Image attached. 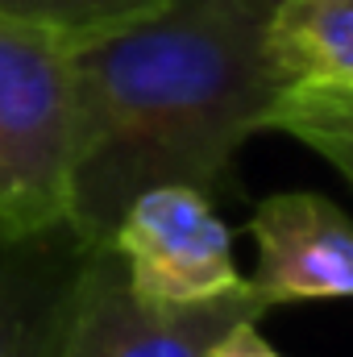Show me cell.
<instances>
[{"label": "cell", "mask_w": 353, "mask_h": 357, "mask_svg": "<svg viewBox=\"0 0 353 357\" xmlns=\"http://www.w3.org/2000/svg\"><path fill=\"white\" fill-rule=\"evenodd\" d=\"M266 17L241 0H175L150 21L71 46V225L108 245L150 187L229 191L241 146L278 100Z\"/></svg>", "instance_id": "obj_1"}, {"label": "cell", "mask_w": 353, "mask_h": 357, "mask_svg": "<svg viewBox=\"0 0 353 357\" xmlns=\"http://www.w3.org/2000/svg\"><path fill=\"white\" fill-rule=\"evenodd\" d=\"M75 84L71 46L0 17V237L71 225Z\"/></svg>", "instance_id": "obj_2"}, {"label": "cell", "mask_w": 353, "mask_h": 357, "mask_svg": "<svg viewBox=\"0 0 353 357\" xmlns=\"http://www.w3.org/2000/svg\"><path fill=\"white\" fill-rule=\"evenodd\" d=\"M125 266V282L142 303L195 307L246 291L233 258V233L195 187H150L142 191L108 237Z\"/></svg>", "instance_id": "obj_3"}, {"label": "cell", "mask_w": 353, "mask_h": 357, "mask_svg": "<svg viewBox=\"0 0 353 357\" xmlns=\"http://www.w3.org/2000/svg\"><path fill=\"white\" fill-rule=\"evenodd\" d=\"M266 307L270 303L254 287L195 307L142 303L129 291L125 266L112 245H96L80 274L59 357H204L225 328L258 320Z\"/></svg>", "instance_id": "obj_4"}, {"label": "cell", "mask_w": 353, "mask_h": 357, "mask_svg": "<svg viewBox=\"0 0 353 357\" xmlns=\"http://www.w3.org/2000/svg\"><path fill=\"white\" fill-rule=\"evenodd\" d=\"M258 245L254 278L266 303L353 299V216L320 191L266 195L250 216Z\"/></svg>", "instance_id": "obj_5"}, {"label": "cell", "mask_w": 353, "mask_h": 357, "mask_svg": "<svg viewBox=\"0 0 353 357\" xmlns=\"http://www.w3.org/2000/svg\"><path fill=\"white\" fill-rule=\"evenodd\" d=\"M91 250L75 225L38 237H0V357L63 354Z\"/></svg>", "instance_id": "obj_6"}, {"label": "cell", "mask_w": 353, "mask_h": 357, "mask_svg": "<svg viewBox=\"0 0 353 357\" xmlns=\"http://www.w3.org/2000/svg\"><path fill=\"white\" fill-rule=\"evenodd\" d=\"M262 42L283 88L353 91V0H278Z\"/></svg>", "instance_id": "obj_7"}, {"label": "cell", "mask_w": 353, "mask_h": 357, "mask_svg": "<svg viewBox=\"0 0 353 357\" xmlns=\"http://www.w3.org/2000/svg\"><path fill=\"white\" fill-rule=\"evenodd\" d=\"M266 129L299 137L353 183V91L283 88L266 112Z\"/></svg>", "instance_id": "obj_8"}, {"label": "cell", "mask_w": 353, "mask_h": 357, "mask_svg": "<svg viewBox=\"0 0 353 357\" xmlns=\"http://www.w3.org/2000/svg\"><path fill=\"white\" fill-rule=\"evenodd\" d=\"M171 4L175 0H0V17L38 25L67 46H84L137 21H150Z\"/></svg>", "instance_id": "obj_9"}, {"label": "cell", "mask_w": 353, "mask_h": 357, "mask_svg": "<svg viewBox=\"0 0 353 357\" xmlns=\"http://www.w3.org/2000/svg\"><path fill=\"white\" fill-rule=\"evenodd\" d=\"M204 357H283V354L258 333V320H241V324L225 328Z\"/></svg>", "instance_id": "obj_10"}, {"label": "cell", "mask_w": 353, "mask_h": 357, "mask_svg": "<svg viewBox=\"0 0 353 357\" xmlns=\"http://www.w3.org/2000/svg\"><path fill=\"white\" fill-rule=\"evenodd\" d=\"M241 4H246V8H254V13H270V8H274V4H278V0H241Z\"/></svg>", "instance_id": "obj_11"}]
</instances>
